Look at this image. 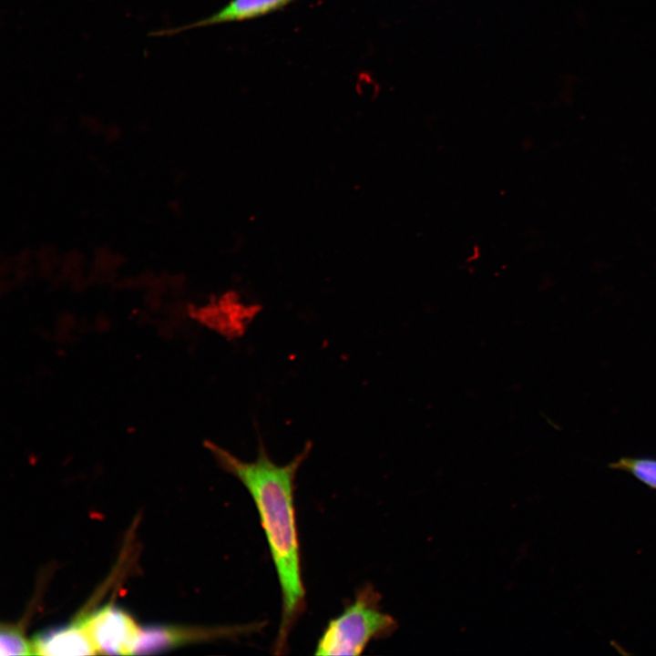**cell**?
Instances as JSON below:
<instances>
[{"label":"cell","instance_id":"obj_6","mask_svg":"<svg viewBox=\"0 0 656 656\" xmlns=\"http://www.w3.org/2000/svg\"><path fill=\"white\" fill-rule=\"evenodd\" d=\"M609 467L624 471L656 490V458L623 456L609 464Z\"/></svg>","mask_w":656,"mask_h":656},{"label":"cell","instance_id":"obj_5","mask_svg":"<svg viewBox=\"0 0 656 656\" xmlns=\"http://www.w3.org/2000/svg\"><path fill=\"white\" fill-rule=\"evenodd\" d=\"M34 654L89 655L97 653L81 621L70 626L49 630L36 636Z\"/></svg>","mask_w":656,"mask_h":656},{"label":"cell","instance_id":"obj_7","mask_svg":"<svg viewBox=\"0 0 656 656\" xmlns=\"http://www.w3.org/2000/svg\"><path fill=\"white\" fill-rule=\"evenodd\" d=\"M1 655L34 654L33 645L15 628L3 627L0 635Z\"/></svg>","mask_w":656,"mask_h":656},{"label":"cell","instance_id":"obj_2","mask_svg":"<svg viewBox=\"0 0 656 656\" xmlns=\"http://www.w3.org/2000/svg\"><path fill=\"white\" fill-rule=\"evenodd\" d=\"M380 594L372 586L361 589L354 601L329 622L314 654L359 655L372 640L392 634L396 622L380 610Z\"/></svg>","mask_w":656,"mask_h":656},{"label":"cell","instance_id":"obj_3","mask_svg":"<svg viewBox=\"0 0 656 656\" xmlns=\"http://www.w3.org/2000/svg\"><path fill=\"white\" fill-rule=\"evenodd\" d=\"M80 621L97 653H134L141 630L118 608L107 606Z\"/></svg>","mask_w":656,"mask_h":656},{"label":"cell","instance_id":"obj_4","mask_svg":"<svg viewBox=\"0 0 656 656\" xmlns=\"http://www.w3.org/2000/svg\"><path fill=\"white\" fill-rule=\"evenodd\" d=\"M296 0H229L210 15L190 24L174 28L158 30L153 36H172L186 30L210 26L242 22L261 17L282 10Z\"/></svg>","mask_w":656,"mask_h":656},{"label":"cell","instance_id":"obj_1","mask_svg":"<svg viewBox=\"0 0 656 656\" xmlns=\"http://www.w3.org/2000/svg\"><path fill=\"white\" fill-rule=\"evenodd\" d=\"M205 446L220 467L244 485L257 507L282 590V620L273 649L277 654L283 653L290 631L305 608L293 484L312 443L308 442L292 461L282 466L271 459L261 436L257 457L252 462L241 460L213 442H206Z\"/></svg>","mask_w":656,"mask_h":656}]
</instances>
